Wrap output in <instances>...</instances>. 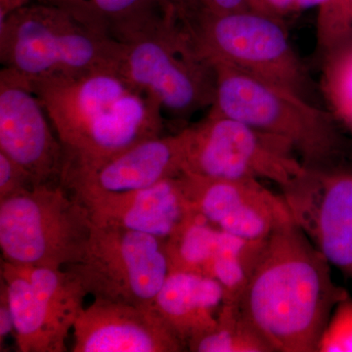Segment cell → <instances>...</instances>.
Masks as SVG:
<instances>
[{
  "label": "cell",
  "mask_w": 352,
  "mask_h": 352,
  "mask_svg": "<svg viewBox=\"0 0 352 352\" xmlns=\"http://www.w3.org/2000/svg\"><path fill=\"white\" fill-rule=\"evenodd\" d=\"M189 1H191V0H156L157 6L161 9H166L171 6H182L183 4L188 3Z\"/></svg>",
  "instance_id": "obj_30"
},
{
  "label": "cell",
  "mask_w": 352,
  "mask_h": 352,
  "mask_svg": "<svg viewBox=\"0 0 352 352\" xmlns=\"http://www.w3.org/2000/svg\"><path fill=\"white\" fill-rule=\"evenodd\" d=\"M201 6L217 13L250 9V0H196Z\"/></svg>",
  "instance_id": "obj_27"
},
{
  "label": "cell",
  "mask_w": 352,
  "mask_h": 352,
  "mask_svg": "<svg viewBox=\"0 0 352 352\" xmlns=\"http://www.w3.org/2000/svg\"><path fill=\"white\" fill-rule=\"evenodd\" d=\"M50 118L24 76L0 72V152L19 164L34 184H60L63 148Z\"/></svg>",
  "instance_id": "obj_11"
},
{
  "label": "cell",
  "mask_w": 352,
  "mask_h": 352,
  "mask_svg": "<svg viewBox=\"0 0 352 352\" xmlns=\"http://www.w3.org/2000/svg\"><path fill=\"white\" fill-rule=\"evenodd\" d=\"M188 144L183 173L222 179H267L280 188L307 168L286 139L208 112L187 127Z\"/></svg>",
  "instance_id": "obj_9"
},
{
  "label": "cell",
  "mask_w": 352,
  "mask_h": 352,
  "mask_svg": "<svg viewBox=\"0 0 352 352\" xmlns=\"http://www.w3.org/2000/svg\"><path fill=\"white\" fill-rule=\"evenodd\" d=\"M122 44L85 0L34 1L0 17V61L27 80L120 72Z\"/></svg>",
  "instance_id": "obj_3"
},
{
  "label": "cell",
  "mask_w": 352,
  "mask_h": 352,
  "mask_svg": "<svg viewBox=\"0 0 352 352\" xmlns=\"http://www.w3.org/2000/svg\"><path fill=\"white\" fill-rule=\"evenodd\" d=\"M192 208L227 234L263 242L293 221L282 194L273 193L258 179H222L182 173Z\"/></svg>",
  "instance_id": "obj_12"
},
{
  "label": "cell",
  "mask_w": 352,
  "mask_h": 352,
  "mask_svg": "<svg viewBox=\"0 0 352 352\" xmlns=\"http://www.w3.org/2000/svg\"><path fill=\"white\" fill-rule=\"evenodd\" d=\"M34 1L54 2L57 0H0V17H4L16 9Z\"/></svg>",
  "instance_id": "obj_28"
},
{
  "label": "cell",
  "mask_w": 352,
  "mask_h": 352,
  "mask_svg": "<svg viewBox=\"0 0 352 352\" xmlns=\"http://www.w3.org/2000/svg\"><path fill=\"white\" fill-rule=\"evenodd\" d=\"M188 351L274 352L245 318L238 302H224L214 327L191 340Z\"/></svg>",
  "instance_id": "obj_18"
},
{
  "label": "cell",
  "mask_w": 352,
  "mask_h": 352,
  "mask_svg": "<svg viewBox=\"0 0 352 352\" xmlns=\"http://www.w3.org/2000/svg\"><path fill=\"white\" fill-rule=\"evenodd\" d=\"M281 190L296 226L352 280V173L307 168Z\"/></svg>",
  "instance_id": "obj_10"
},
{
  "label": "cell",
  "mask_w": 352,
  "mask_h": 352,
  "mask_svg": "<svg viewBox=\"0 0 352 352\" xmlns=\"http://www.w3.org/2000/svg\"><path fill=\"white\" fill-rule=\"evenodd\" d=\"M73 332V352L187 351L154 308L101 298L83 308Z\"/></svg>",
  "instance_id": "obj_13"
},
{
  "label": "cell",
  "mask_w": 352,
  "mask_h": 352,
  "mask_svg": "<svg viewBox=\"0 0 352 352\" xmlns=\"http://www.w3.org/2000/svg\"><path fill=\"white\" fill-rule=\"evenodd\" d=\"M65 270L94 298L154 308L170 264L164 241L92 222L82 256Z\"/></svg>",
  "instance_id": "obj_8"
},
{
  "label": "cell",
  "mask_w": 352,
  "mask_h": 352,
  "mask_svg": "<svg viewBox=\"0 0 352 352\" xmlns=\"http://www.w3.org/2000/svg\"><path fill=\"white\" fill-rule=\"evenodd\" d=\"M34 186L29 173L4 153L0 152V201L19 195Z\"/></svg>",
  "instance_id": "obj_24"
},
{
  "label": "cell",
  "mask_w": 352,
  "mask_h": 352,
  "mask_svg": "<svg viewBox=\"0 0 352 352\" xmlns=\"http://www.w3.org/2000/svg\"><path fill=\"white\" fill-rule=\"evenodd\" d=\"M215 96L208 112L286 139L312 170L338 168L344 143L331 113L302 95L223 62H210Z\"/></svg>",
  "instance_id": "obj_5"
},
{
  "label": "cell",
  "mask_w": 352,
  "mask_h": 352,
  "mask_svg": "<svg viewBox=\"0 0 352 352\" xmlns=\"http://www.w3.org/2000/svg\"><path fill=\"white\" fill-rule=\"evenodd\" d=\"M317 43L325 52L352 32V0H330L318 9Z\"/></svg>",
  "instance_id": "obj_22"
},
{
  "label": "cell",
  "mask_w": 352,
  "mask_h": 352,
  "mask_svg": "<svg viewBox=\"0 0 352 352\" xmlns=\"http://www.w3.org/2000/svg\"><path fill=\"white\" fill-rule=\"evenodd\" d=\"M226 300V289L214 278L171 270L154 308L188 351L191 340L214 327Z\"/></svg>",
  "instance_id": "obj_16"
},
{
  "label": "cell",
  "mask_w": 352,
  "mask_h": 352,
  "mask_svg": "<svg viewBox=\"0 0 352 352\" xmlns=\"http://www.w3.org/2000/svg\"><path fill=\"white\" fill-rule=\"evenodd\" d=\"M111 34L124 48L120 73L156 99L164 112L184 118L212 105L214 67L190 41L175 7L159 9Z\"/></svg>",
  "instance_id": "obj_4"
},
{
  "label": "cell",
  "mask_w": 352,
  "mask_h": 352,
  "mask_svg": "<svg viewBox=\"0 0 352 352\" xmlns=\"http://www.w3.org/2000/svg\"><path fill=\"white\" fill-rule=\"evenodd\" d=\"M27 80L63 148L60 184L65 188L163 133L161 104L120 72L100 69Z\"/></svg>",
  "instance_id": "obj_1"
},
{
  "label": "cell",
  "mask_w": 352,
  "mask_h": 352,
  "mask_svg": "<svg viewBox=\"0 0 352 352\" xmlns=\"http://www.w3.org/2000/svg\"><path fill=\"white\" fill-rule=\"evenodd\" d=\"M330 0H296L295 12H302L307 9L320 8Z\"/></svg>",
  "instance_id": "obj_29"
},
{
  "label": "cell",
  "mask_w": 352,
  "mask_h": 352,
  "mask_svg": "<svg viewBox=\"0 0 352 352\" xmlns=\"http://www.w3.org/2000/svg\"><path fill=\"white\" fill-rule=\"evenodd\" d=\"M317 352H352V296L349 293L333 308Z\"/></svg>",
  "instance_id": "obj_23"
},
{
  "label": "cell",
  "mask_w": 352,
  "mask_h": 352,
  "mask_svg": "<svg viewBox=\"0 0 352 352\" xmlns=\"http://www.w3.org/2000/svg\"><path fill=\"white\" fill-rule=\"evenodd\" d=\"M80 201L97 226L122 227L164 242L195 212L187 197L183 175L166 178L147 188Z\"/></svg>",
  "instance_id": "obj_14"
},
{
  "label": "cell",
  "mask_w": 352,
  "mask_h": 352,
  "mask_svg": "<svg viewBox=\"0 0 352 352\" xmlns=\"http://www.w3.org/2000/svg\"><path fill=\"white\" fill-rule=\"evenodd\" d=\"M349 292L295 221L263 241L238 300L274 352H317L333 308Z\"/></svg>",
  "instance_id": "obj_2"
},
{
  "label": "cell",
  "mask_w": 352,
  "mask_h": 352,
  "mask_svg": "<svg viewBox=\"0 0 352 352\" xmlns=\"http://www.w3.org/2000/svg\"><path fill=\"white\" fill-rule=\"evenodd\" d=\"M91 226L87 208L63 185H36L0 201L2 261L66 268L78 263Z\"/></svg>",
  "instance_id": "obj_7"
},
{
  "label": "cell",
  "mask_w": 352,
  "mask_h": 352,
  "mask_svg": "<svg viewBox=\"0 0 352 352\" xmlns=\"http://www.w3.org/2000/svg\"><path fill=\"white\" fill-rule=\"evenodd\" d=\"M175 10L190 41L210 63L232 65L305 96L307 72L281 19L252 9L214 12L196 0Z\"/></svg>",
  "instance_id": "obj_6"
},
{
  "label": "cell",
  "mask_w": 352,
  "mask_h": 352,
  "mask_svg": "<svg viewBox=\"0 0 352 352\" xmlns=\"http://www.w3.org/2000/svg\"><path fill=\"white\" fill-rule=\"evenodd\" d=\"M1 279L8 293L18 351H67L66 340L73 328L58 316L12 263L2 261Z\"/></svg>",
  "instance_id": "obj_17"
},
{
  "label": "cell",
  "mask_w": 352,
  "mask_h": 352,
  "mask_svg": "<svg viewBox=\"0 0 352 352\" xmlns=\"http://www.w3.org/2000/svg\"><path fill=\"white\" fill-rule=\"evenodd\" d=\"M296 0H250V9L281 19L295 13Z\"/></svg>",
  "instance_id": "obj_25"
},
{
  "label": "cell",
  "mask_w": 352,
  "mask_h": 352,
  "mask_svg": "<svg viewBox=\"0 0 352 352\" xmlns=\"http://www.w3.org/2000/svg\"><path fill=\"white\" fill-rule=\"evenodd\" d=\"M324 53L322 89L333 115L352 132V32Z\"/></svg>",
  "instance_id": "obj_20"
},
{
  "label": "cell",
  "mask_w": 352,
  "mask_h": 352,
  "mask_svg": "<svg viewBox=\"0 0 352 352\" xmlns=\"http://www.w3.org/2000/svg\"><path fill=\"white\" fill-rule=\"evenodd\" d=\"M187 144V127L175 135L149 139L76 180L66 189L82 200L147 188L166 178L182 175Z\"/></svg>",
  "instance_id": "obj_15"
},
{
  "label": "cell",
  "mask_w": 352,
  "mask_h": 352,
  "mask_svg": "<svg viewBox=\"0 0 352 352\" xmlns=\"http://www.w3.org/2000/svg\"><path fill=\"white\" fill-rule=\"evenodd\" d=\"M220 234L219 229L212 226L201 214L193 212L166 241L170 271L204 274L206 266L217 252Z\"/></svg>",
  "instance_id": "obj_19"
},
{
  "label": "cell",
  "mask_w": 352,
  "mask_h": 352,
  "mask_svg": "<svg viewBox=\"0 0 352 352\" xmlns=\"http://www.w3.org/2000/svg\"><path fill=\"white\" fill-rule=\"evenodd\" d=\"M87 6L109 30L138 22L159 10L156 0H85Z\"/></svg>",
  "instance_id": "obj_21"
},
{
  "label": "cell",
  "mask_w": 352,
  "mask_h": 352,
  "mask_svg": "<svg viewBox=\"0 0 352 352\" xmlns=\"http://www.w3.org/2000/svg\"><path fill=\"white\" fill-rule=\"evenodd\" d=\"M14 332L12 312L9 303L8 293L6 285L1 279V289H0V344H3L7 336Z\"/></svg>",
  "instance_id": "obj_26"
}]
</instances>
